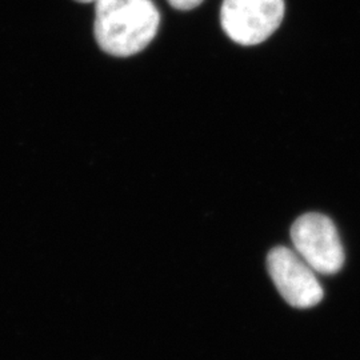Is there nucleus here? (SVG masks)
Segmentation results:
<instances>
[{
  "label": "nucleus",
  "mask_w": 360,
  "mask_h": 360,
  "mask_svg": "<svg viewBox=\"0 0 360 360\" xmlns=\"http://www.w3.org/2000/svg\"><path fill=\"white\" fill-rule=\"evenodd\" d=\"M160 26V13L153 0H98L94 35L102 51L129 58L142 52Z\"/></svg>",
  "instance_id": "obj_1"
},
{
  "label": "nucleus",
  "mask_w": 360,
  "mask_h": 360,
  "mask_svg": "<svg viewBox=\"0 0 360 360\" xmlns=\"http://www.w3.org/2000/svg\"><path fill=\"white\" fill-rule=\"evenodd\" d=\"M284 13V0H223L220 26L232 41L257 46L281 27Z\"/></svg>",
  "instance_id": "obj_2"
},
{
  "label": "nucleus",
  "mask_w": 360,
  "mask_h": 360,
  "mask_svg": "<svg viewBox=\"0 0 360 360\" xmlns=\"http://www.w3.org/2000/svg\"><path fill=\"white\" fill-rule=\"evenodd\" d=\"M296 252L315 272L331 275L342 269L345 251L333 220L309 212L296 219L291 229Z\"/></svg>",
  "instance_id": "obj_3"
},
{
  "label": "nucleus",
  "mask_w": 360,
  "mask_h": 360,
  "mask_svg": "<svg viewBox=\"0 0 360 360\" xmlns=\"http://www.w3.org/2000/svg\"><path fill=\"white\" fill-rule=\"evenodd\" d=\"M267 269L272 282L285 302L296 309H309L321 303L323 288L316 272L295 250L276 247L267 257Z\"/></svg>",
  "instance_id": "obj_4"
},
{
  "label": "nucleus",
  "mask_w": 360,
  "mask_h": 360,
  "mask_svg": "<svg viewBox=\"0 0 360 360\" xmlns=\"http://www.w3.org/2000/svg\"><path fill=\"white\" fill-rule=\"evenodd\" d=\"M168 4L178 11H190L199 7L205 0H167Z\"/></svg>",
  "instance_id": "obj_5"
},
{
  "label": "nucleus",
  "mask_w": 360,
  "mask_h": 360,
  "mask_svg": "<svg viewBox=\"0 0 360 360\" xmlns=\"http://www.w3.org/2000/svg\"><path fill=\"white\" fill-rule=\"evenodd\" d=\"M77 3H84V4H89V3H96L98 0H75Z\"/></svg>",
  "instance_id": "obj_6"
}]
</instances>
